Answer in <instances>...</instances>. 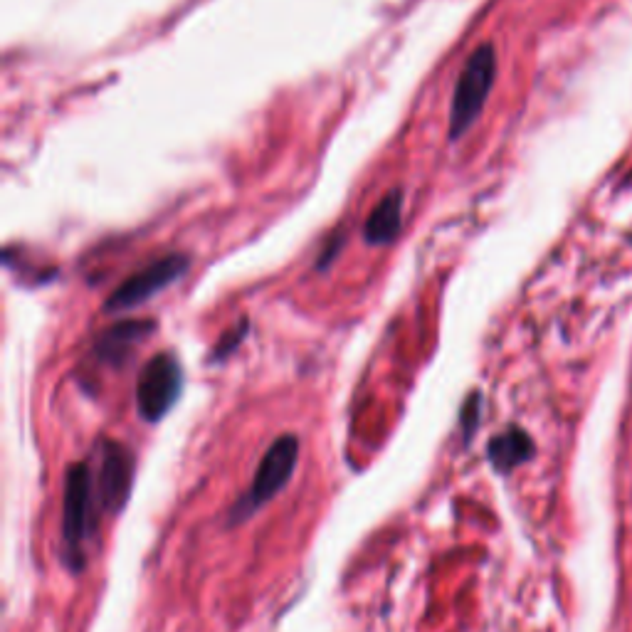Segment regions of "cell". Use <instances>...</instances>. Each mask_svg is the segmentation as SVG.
<instances>
[{
    "instance_id": "52a82bcc",
    "label": "cell",
    "mask_w": 632,
    "mask_h": 632,
    "mask_svg": "<svg viewBox=\"0 0 632 632\" xmlns=\"http://www.w3.org/2000/svg\"><path fill=\"white\" fill-rule=\"evenodd\" d=\"M536 447L529 433L521 428H507L494 435L487 445V457L499 474H509L534 457Z\"/></svg>"
},
{
    "instance_id": "9c48e42d",
    "label": "cell",
    "mask_w": 632,
    "mask_h": 632,
    "mask_svg": "<svg viewBox=\"0 0 632 632\" xmlns=\"http://www.w3.org/2000/svg\"><path fill=\"white\" fill-rule=\"evenodd\" d=\"M151 321H126V324H117L114 329H109L102 339L97 341V356L107 363L124 361L131 354L136 341H141L144 336L151 334Z\"/></svg>"
},
{
    "instance_id": "5b68a950",
    "label": "cell",
    "mask_w": 632,
    "mask_h": 632,
    "mask_svg": "<svg viewBox=\"0 0 632 632\" xmlns=\"http://www.w3.org/2000/svg\"><path fill=\"white\" fill-rule=\"evenodd\" d=\"M136 460L129 447L117 440L97 442V470H94V492L99 507L107 514H119L126 507L134 487Z\"/></svg>"
},
{
    "instance_id": "8fae6325",
    "label": "cell",
    "mask_w": 632,
    "mask_h": 632,
    "mask_svg": "<svg viewBox=\"0 0 632 632\" xmlns=\"http://www.w3.org/2000/svg\"><path fill=\"white\" fill-rule=\"evenodd\" d=\"M233 336H237V341H240L242 331H240V334H237V329H235V334H233ZM233 346H235V341H230V349H233ZM225 351H228V344H225V346H223V349H218V354H220V356H223V354H225Z\"/></svg>"
},
{
    "instance_id": "3957f363",
    "label": "cell",
    "mask_w": 632,
    "mask_h": 632,
    "mask_svg": "<svg viewBox=\"0 0 632 632\" xmlns=\"http://www.w3.org/2000/svg\"><path fill=\"white\" fill-rule=\"evenodd\" d=\"M494 77H497V50L489 42H482L477 50L467 57L460 77H457L455 94L450 104V139H460L470 131V126L479 119L489 92H492Z\"/></svg>"
},
{
    "instance_id": "7a4b0ae2",
    "label": "cell",
    "mask_w": 632,
    "mask_h": 632,
    "mask_svg": "<svg viewBox=\"0 0 632 632\" xmlns=\"http://www.w3.org/2000/svg\"><path fill=\"white\" fill-rule=\"evenodd\" d=\"M299 462V437L287 433L277 437L270 445V450L262 455L260 465H257L255 479L247 487V492L242 494L235 502V507L230 509V524H240V521L250 519L252 514L260 512L265 504H270L272 499L292 482L294 470H297Z\"/></svg>"
},
{
    "instance_id": "277c9868",
    "label": "cell",
    "mask_w": 632,
    "mask_h": 632,
    "mask_svg": "<svg viewBox=\"0 0 632 632\" xmlns=\"http://www.w3.org/2000/svg\"><path fill=\"white\" fill-rule=\"evenodd\" d=\"M183 388L181 363L173 354H156L141 368L136 381V410L146 423H158L171 413Z\"/></svg>"
},
{
    "instance_id": "6da1fadb",
    "label": "cell",
    "mask_w": 632,
    "mask_h": 632,
    "mask_svg": "<svg viewBox=\"0 0 632 632\" xmlns=\"http://www.w3.org/2000/svg\"><path fill=\"white\" fill-rule=\"evenodd\" d=\"M97 492L94 472L87 462L67 467L65 494H62V561L75 573L87 568V546L97 534Z\"/></svg>"
},
{
    "instance_id": "30bf717a",
    "label": "cell",
    "mask_w": 632,
    "mask_h": 632,
    "mask_svg": "<svg viewBox=\"0 0 632 632\" xmlns=\"http://www.w3.org/2000/svg\"><path fill=\"white\" fill-rule=\"evenodd\" d=\"M479 413H482V398H479V393H472L470 400L465 403V410H462V433H465V440H470L474 430H477Z\"/></svg>"
},
{
    "instance_id": "8992f818",
    "label": "cell",
    "mask_w": 632,
    "mask_h": 632,
    "mask_svg": "<svg viewBox=\"0 0 632 632\" xmlns=\"http://www.w3.org/2000/svg\"><path fill=\"white\" fill-rule=\"evenodd\" d=\"M188 270V257L186 255H166L161 260L151 262L144 270L134 272L129 279L119 284L109 299L104 302V312H126L131 307H139L141 302L151 299L154 294L163 292L171 282H176L178 277H183V272Z\"/></svg>"
},
{
    "instance_id": "ba28073f",
    "label": "cell",
    "mask_w": 632,
    "mask_h": 632,
    "mask_svg": "<svg viewBox=\"0 0 632 632\" xmlns=\"http://www.w3.org/2000/svg\"><path fill=\"white\" fill-rule=\"evenodd\" d=\"M400 223H403V191L395 188L371 210L366 225H363V237H366L368 245H391L398 235Z\"/></svg>"
}]
</instances>
